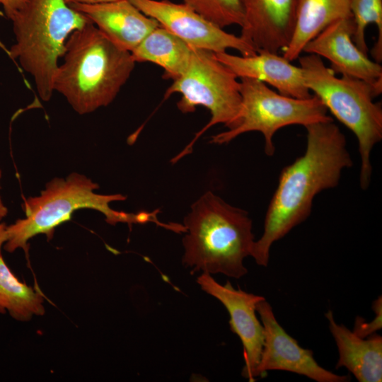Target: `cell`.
Segmentation results:
<instances>
[{
	"label": "cell",
	"mask_w": 382,
	"mask_h": 382,
	"mask_svg": "<svg viewBox=\"0 0 382 382\" xmlns=\"http://www.w3.org/2000/svg\"><path fill=\"white\" fill-rule=\"evenodd\" d=\"M7 240V226L0 221V250Z\"/></svg>",
	"instance_id": "d4e9b609"
},
{
	"label": "cell",
	"mask_w": 382,
	"mask_h": 382,
	"mask_svg": "<svg viewBox=\"0 0 382 382\" xmlns=\"http://www.w3.org/2000/svg\"><path fill=\"white\" fill-rule=\"evenodd\" d=\"M193 47L159 25L131 52L137 62H149L164 69L163 78L175 80L187 70Z\"/></svg>",
	"instance_id": "ac0fdd59"
},
{
	"label": "cell",
	"mask_w": 382,
	"mask_h": 382,
	"mask_svg": "<svg viewBox=\"0 0 382 382\" xmlns=\"http://www.w3.org/2000/svg\"><path fill=\"white\" fill-rule=\"evenodd\" d=\"M354 30L352 16L339 19L309 41L303 52L327 59L335 73L367 82L379 96L382 92V66L354 43Z\"/></svg>",
	"instance_id": "7c38bea8"
},
{
	"label": "cell",
	"mask_w": 382,
	"mask_h": 382,
	"mask_svg": "<svg viewBox=\"0 0 382 382\" xmlns=\"http://www.w3.org/2000/svg\"><path fill=\"white\" fill-rule=\"evenodd\" d=\"M1 170L0 169V180H1ZM0 189H1V186H0ZM7 213H8V209L4 204L3 201L1 198V195H0V221L4 217L6 216Z\"/></svg>",
	"instance_id": "484cf974"
},
{
	"label": "cell",
	"mask_w": 382,
	"mask_h": 382,
	"mask_svg": "<svg viewBox=\"0 0 382 382\" xmlns=\"http://www.w3.org/2000/svg\"><path fill=\"white\" fill-rule=\"evenodd\" d=\"M0 47H1L5 52H6L8 53V50L7 49H6V47H4V45H3V43L0 41Z\"/></svg>",
	"instance_id": "4316f807"
},
{
	"label": "cell",
	"mask_w": 382,
	"mask_h": 382,
	"mask_svg": "<svg viewBox=\"0 0 382 382\" xmlns=\"http://www.w3.org/2000/svg\"><path fill=\"white\" fill-rule=\"evenodd\" d=\"M67 4H100L114 2L121 0H64Z\"/></svg>",
	"instance_id": "cb8c5ba5"
},
{
	"label": "cell",
	"mask_w": 382,
	"mask_h": 382,
	"mask_svg": "<svg viewBox=\"0 0 382 382\" xmlns=\"http://www.w3.org/2000/svg\"><path fill=\"white\" fill-rule=\"evenodd\" d=\"M264 330V343L253 380L268 371L280 370L305 376L317 382H347L349 376L338 375L320 366L313 352L301 347L277 320L270 304L264 299L256 306Z\"/></svg>",
	"instance_id": "30bf717a"
},
{
	"label": "cell",
	"mask_w": 382,
	"mask_h": 382,
	"mask_svg": "<svg viewBox=\"0 0 382 382\" xmlns=\"http://www.w3.org/2000/svg\"><path fill=\"white\" fill-rule=\"evenodd\" d=\"M197 282L204 291L219 300L228 311L231 330L238 336L243 347L245 365L242 376L253 381V373L259 362L264 343L263 326L256 316V306L265 299L236 289L229 282L220 284L207 272H202Z\"/></svg>",
	"instance_id": "8fae6325"
},
{
	"label": "cell",
	"mask_w": 382,
	"mask_h": 382,
	"mask_svg": "<svg viewBox=\"0 0 382 382\" xmlns=\"http://www.w3.org/2000/svg\"><path fill=\"white\" fill-rule=\"evenodd\" d=\"M351 16L349 0H298L294 33L282 56L289 62L297 59L306 45L323 29Z\"/></svg>",
	"instance_id": "e0dca14e"
},
{
	"label": "cell",
	"mask_w": 382,
	"mask_h": 382,
	"mask_svg": "<svg viewBox=\"0 0 382 382\" xmlns=\"http://www.w3.org/2000/svg\"><path fill=\"white\" fill-rule=\"evenodd\" d=\"M325 317L338 349L336 369L345 367L359 382H381V336L374 333L365 338L361 337L345 325L337 324L331 311L325 313Z\"/></svg>",
	"instance_id": "2e32d148"
},
{
	"label": "cell",
	"mask_w": 382,
	"mask_h": 382,
	"mask_svg": "<svg viewBox=\"0 0 382 382\" xmlns=\"http://www.w3.org/2000/svg\"><path fill=\"white\" fill-rule=\"evenodd\" d=\"M183 264L192 272L221 273L239 279L248 273L243 260L254 243L248 213L211 191L191 206L184 219Z\"/></svg>",
	"instance_id": "3957f363"
},
{
	"label": "cell",
	"mask_w": 382,
	"mask_h": 382,
	"mask_svg": "<svg viewBox=\"0 0 382 382\" xmlns=\"http://www.w3.org/2000/svg\"><path fill=\"white\" fill-rule=\"evenodd\" d=\"M214 54L238 78L261 81L277 88L279 93L296 98L312 96L305 84L301 67L277 53L260 52L251 56H238L224 52Z\"/></svg>",
	"instance_id": "9a60e30c"
},
{
	"label": "cell",
	"mask_w": 382,
	"mask_h": 382,
	"mask_svg": "<svg viewBox=\"0 0 382 382\" xmlns=\"http://www.w3.org/2000/svg\"><path fill=\"white\" fill-rule=\"evenodd\" d=\"M237 79L236 75L221 63L214 52L192 49L187 70L173 80L166 91L164 99L173 93H179L182 97L177 106L182 112H192L197 106H204L209 110L211 119L196 134L193 140L173 158L172 163L192 153L196 141L211 127L224 124L231 129L237 125L242 102L240 81Z\"/></svg>",
	"instance_id": "52a82bcc"
},
{
	"label": "cell",
	"mask_w": 382,
	"mask_h": 382,
	"mask_svg": "<svg viewBox=\"0 0 382 382\" xmlns=\"http://www.w3.org/2000/svg\"><path fill=\"white\" fill-rule=\"evenodd\" d=\"M350 11L354 30L352 40L357 47L368 54L365 40V30L370 23H374L378 30L377 40L371 50L374 61H382V0H349Z\"/></svg>",
	"instance_id": "ffe728a7"
},
{
	"label": "cell",
	"mask_w": 382,
	"mask_h": 382,
	"mask_svg": "<svg viewBox=\"0 0 382 382\" xmlns=\"http://www.w3.org/2000/svg\"><path fill=\"white\" fill-rule=\"evenodd\" d=\"M206 19L223 28L242 26L243 14L240 0H183Z\"/></svg>",
	"instance_id": "44dd1931"
},
{
	"label": "cell",
	"mask_w": 382,
	"mask_h": 382,
	"mask_svg": "<svg viewBox=\"0 0 382 382\" xmlns=\"http://www.w3.org/2000/svg\"><path fill=\"white\" fill-rule=\"evenodd\" d=\"M129 1L193 48L214 53L233 49L243 56L257 54L241 36L224 31L184 3L175 4L168 0Z\"/></svg>",
	"instance_id": "9c48e42d"
},
{
	"label": "cell",
	"mask_w": 382,
	"mask_h": 382,
	"mask_svg": "<svg viewBox=\"0 0 382 382\" xmlns=\"http://www.w3.org/2000/svg\"><path fill=\"white\" fill-rule=\"evenodd\" d=\"M98 188V184L78 173H72L66 178L52 179L47 183L40 195L24 200L23 209L25 217L7 226L4 250L12 253L22 248L28 254L29 239L41 233L51 238L54 228L71 219L72 214L81 209H91L101 212L106 222L110 225L152 222L166 229L173 230V223L168 224L158 219V210L139 213L114 210L110 204L125 200L127 197L122 194H98L95 190Z\"/></svg>",
	"instance_id": "277c9868"
},
{
	"label": "cell",
	"mask_w": 382,
	"mask_h": 382,
	"mask_svg": "<svg viewBox=\"0 0 382 382\" xmlns=\"http://www.w3.org/2000/svg\"><path fill=\"white\" fill-rule=\"evenodd\" d=\"M43 296L35 288L21 282L0 255V313L6 311L20 321L45 313Z\"/></svg>",
	"instance_id": "d6986e66"
},
{
	"label": "cell",
	"mask_w": 382,
	"mask_h": 382,
	"mask_svg": "<svg viewBox=\"0 0 382 382\" xmlns=\"http://www.w3.org/2000/svg\"><path fill=\"white\" fill-rule=\"evenodd\" d=\"M241 37L256 52H283L292 37L298 0H240Z\"/></svg>",
	"instance_id": "4fadbf2b"
},
{
	"label": "cell",
	"mask_w": 382,
	"mask_h": 382,
	"mask_svg": "<svg viewBox=\"0 0 382 382\" xmlns=\"http://www.w3.org/2000/svg\"><path fill=\"white\" fill-rule=\"evenodd\" d=\"M382 301L381 296H380L373 303V310L376 314L374 319L370 323H367L364 319L357 316L356 318L354 328L353 332L358 336L365 338L374 333L382 327Z\"/></svg>",
	"instance_id": "7402d4cb"
},
{
	"label": "cell",
	"mask_w": 382,
	"mask_h": 382,
	"mask_svg": "<svg viewBox=\"0 0 382 382\" xmlns=\"http://www.w3.org/2000/svg\"><path fill=\"white\" fill-rule=\"evenodd\" d=\"M305 128L306 151L282 169L265 214L263 233L252 247L250 256L260 266H267L274 243L310 216L314 197L337 186L343 170L353 164L346 137L333 119Z\"/></svg>",
	"instance_id": "6da1fadb"
},
{
	"label": "cell",
	"mask_w": 382,
	"mask_h": 382,
	"mask_svg": "<svg viewBox=\"0 0 382 382\" xmlns=\"http://www.w3.org/2000/svg\"><path fill=\"white\" fill-rule=\"evenodd\" d=\"M28 0H0L6 16L10 19L17 11L22 9Z\"/></svg>",
	"instance_id": "603a6c76"
},
{
	"label": "cell",
	"mask_w": 382,
	"mask_h": 382,
	"mask_svg": "<svg viewBox=\"0 0 382 382\" xmlns=\"http://www.w3.org/2000/svg\"><path fill=\"white\" fill-rule=\"evenodd\" d=\"M63 57L53 90L80 115L111 103L136 62L131 52L112 42L92 22L69 36Z\"/></svg>",
	"instance_id": "7a4b0ae2"
},
{
	"label": "cell",
	"mask_w": 382,
	"mask_h": 382,
	"mask_svg": "<svg viewBox=\"0 0 382 382\" xmlns=\"http://www.w3.org/2000/svg\"><path fill=\"white\" fill-rule=\"evenodd\" d=\"M10 20L16 42L8 54L18 60L33 78L40 98L48 101L54 93L53 79L66 40L91 21L64 0H28Z\"/></svg>",
	"instance_id": "5b68a950"
},
{
	"label": "cell",
	"mask_w": 382,
	"mask_h": 382,
	"mask_svg": "<svg viewBox=\"0 0 382 382\" xmlns=\"http://www.w3.org/2000/svg\"><path fill=\"white\" fill-rule=\"evenodd\" d=\"M298 59L307 88L355 135L361 158L359 184L366 190L372 174L371 152L382 139V108L374 102L378 95L363 80L336 76L318 55L308 54Z\"/></svg>",
	"instance_id": "8992f818"
},
{
	"label": "cell",
	"mask_w": 382,
	"mask_h": 382,
	"mask_svg": "<svg viewBox=\"0 0 382 382\" xmlns=\"http://www.w3.org/2000/svg\"><path fill=\"white\" fill-rule=\"evenodd\" d=\"M240 85L242 102L238 122L235 127L212 136V144H227L242 134L259 132L264 137L265 154L272 156L275 151L273 138L279 129L332 120L315 95L303 99L284 96L261 81L247 77L240 78Z\"/></svg>",
	"instance_id": "ba28073f"
},
{
	"label": "cell",
	"mask_w": 382,
	"mask_h": 382,
	"mask_svg": "<svg viewBox=\"0 0 382 382\" xmlns=\"http://www.w3.org/2000/svg\"><path fill=\"white\" fill-rule=\"evenodd\" d=\"M84 15L107 37L132 52L159 23L129 0L100 4H69Z\"/></svg>",
	"instance_id": "5bb4252c"
}]
</instances>
